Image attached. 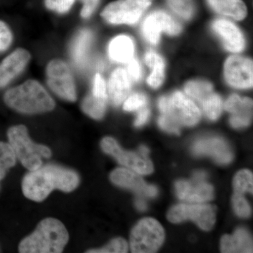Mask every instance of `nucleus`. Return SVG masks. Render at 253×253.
Instances as JSON below:
<instances>
[{
    "label": "nucleus",
    "instance_id": "nucleus-28",
    "mask_svg": "<svg viewBox=\"0 0 253 253\" xmlns=\"http://www.w3.org/2000/svg\"><path fill=\"white\" fill-rule=\"evenodd\" d=\"M201 104L205 114L209 119L215 121L220 116L222 111V101L219 95L212 92Z\"/></svg>",
    "mask_w": 253,
    "mask_h": 253
},
{
    "label": "nucleus",
    "instance_id": "nucleus-15",
    "mask_svg": "<svg viewBox=\"0 0 253 253\" xmlns=\"http://www.w3.org/2000/svg\"><path fill=\"white\" fill-rule=\"evenodd\" d=\"M31 59L29 51L17 49L0 63V88L9 84L27 66Z\"/></svg>",
    "mask_w": 253,
    "mask_h": 253
},
{
    "label": "nucleus",
    "instance_id": "nucleus-34",
    "mask_svg": "<svg viewBox=\"0 0 253 253\" xmlns=\"http://www.w3.org/2000/svg\"><path fill=\"white\" fill-rule=\"evenodd\" d=\"M147 103L146 96L143 94H134L126 99L123 109L126 111H136L144 107Z\"/></svg>",
    "mask_w": 253,
    "mask_h": 253
},
{
    "label": "nucleus",
    "instance_id": "nucleus-4",
    "mask_svg": "<svg viewBox=\"0 0 253 253\" xmlns=\"http://www.w3.org/2000/svg\"><path fill=\"white\" fill-rule=\"evenodd\" d=\"M7 135L16 158L30 171L41 167L42 158L51 157V150L44 145L33 142L28 136L27 128L24 126H11L8 130Z\"/></svg>",
    "mask_w": 253,
    "mask_h": 253
},
{
    "label": "nucleus",
    "instance_id": "nucleus-32",
    "mask_svg": "<svg viewBox=\"0 0 253 253\" xmlns=\"http://www.w3.org/2000/svg\"><path fill=\"white\" fill-rule=\"evenodd\" d=\"M232 202L234 211H235V212L239 217H249L251 213V209L249 203L247 202V201L244 197V195L235 194L234 193Z\"/></svg>",
    "mask_w": 253,
    "mask_h": 253
},
{
    "label": "nucleus",
    "instance_id": "nucleus-20",
    "mask_svg": "<svg viewBox=\"0 0 253 253\" xmlns=\"http://www.w3.org/2000/svg\"><path fill=\"white\" fill-rule=\"evenodd\" d=\"M221 251L222 253H253V240L249 232L239 229L232 236L221 238Z\"/></svg>",
    "mask_w": 253,
    "mask_h": 253
},
{
    "label": "nucleus",
    "instance_id": "nucleus-8",
    "mask_svg": "<svg viewBox=\"0 0 253 253\" xmlns=\"http://www.w3.org/2000/svg\"><path fill=\"white\" fill-rule=\"evenodd\" d=\"M152 0H117L110 3L101 16L112 24H134L139 21Z\"/></svg>",
    "mask_w": 253,
    "mask_h": 253
},
{
    "label": "nucleus",
    "instance_id": "nucleus-33",
    "mask_svg": "<svg viewBox=\"0 0 253 253\" xmlns=\"http://www.w3.org/2000/svg\"><path fill=\"white\" fill-rule=\"evenodd\" d=\"M76 0H44L46 7L51 11L65 14L72 7Z\"/></svg>",
    "mask_w": 253,
    "mask_h": 253
},
{
    "label": "nucleus",
    "instance_id": "nucleus-11",
    "mask_svg": "<svg viewBox=\"0 0 253 253\" xmlns=\"http://www.w3.org/2000/svg\"><path fill=\"white\" fill-rule=\"evenodd\" d=\"M181 31L179 23L176 22L170 15L163 11L151 13L143 23V35L146 41L151 44H157L162 32L174 36L179 34Z\"/></svg>",
    "mask_w": 253,
    "mask_h": 253
},
{
    "label": "nucleus",
    "instance_id": "nucleus-27",
    "mask_svg": "<svg viewBox=\"0 0 253 253\" xmlns=\"http://www.w3.org/2000/svg\"><path fill=\"white\" fill-rule=\"evenodd\" d=\"M16 156L11 145L0 141V179H3L6 170L14 167Z\"/></svg>",
    "mask_w": 253,
    "mask_h": 253
},
{
    "label": "nucleus",
    "instance_id": "nucleus-21",
    "mask_svg": "<svg viewBox=\"0 0 253 253\" xmlns=\"http://www.w3.org/2000/svg\"><path fill=\"white\" fill-rule=\"evenodd\" d=\"M132 40L126 36H119L111 41L109 46L110 58L118 63H127L134 56Z\"/></svg>",
    "mask_w": 253,
    "mask_h": 253
},
{
    "label": "nucleus",
    "instance_id": "nucleus-36",
    "mask_svg": "<svg viewBox=\"0 0 253 253\" xmlns=\"http://www.w3.org/2000/svg\"><path fill=\"white\" fill-rule=\"evenodd\" d=\"M12 33L7 25L0 21V52L8 49L12 42Z\"/></svg>",
    "mask_w": 253,
    "mask_h": 253
},
{
    "label": "nucleus",
    "instance_id": "nucleus-9",
    "mask_svg": "<svg viewBox=\"0 0 253 253\" xmlns=\"http://www.w3.org/2000/svg\"><path fill=\"white\" fill-rule=\"evenodd\" d=\"M168 219L172 223L191 219L203 230L210 231L215 223L216 208L211 205L179 204L169 210Z\"/></svg>",
    "mask_w": 253,
    "mask_h": 253
},
{
    "label": "nucleus",
    "instance_id": "nucleus-35",
    "mask_svg": "<svg viewBox=\"0 0 253 253\" xmlns=\"http://www.w3.org/2000/svg\"><path fill=\"white\" fill-rule=\"evenodd\" d=\"M91 94L96 97L108 99L107 86H106V82L99 73H96L95 76Z\"/></svg>",
    "mask_w": 253,
    "mask_h": 253
},
{
    "label": "nucleus",
    "instance_id": "nucleus-17",
    "mask_svg": "<svg viewBox=\"0 0 253 253\" xmlns=\"http://www.w3.org/2000/svg\"><path fill=\"white\" fill-rule=\"evenodd\" d=\"M224 109L232 113L230 123L235 128L249 126L252 118L253 101L249 98H241L237 94L231 95L224 104Z\"/></svg>",
    "mask_w": 253,
    "mask_h": 253
},
{
    "label": "nucleus",
    "instance_id": "nucleus-40",
    "mask_svg": "<svg viewBox=\"0 0 253 253\" xmlns=\"http://www.w3.org/2000/svg\"><path fill=\"white\" fill-rule=\"evenodd\" d=\"M150 116V111L148 109H143L138 115L137 118L134 123V126H141L146 123L149 119Z\"/></svg>",
    "mask_w": 253,
    "mask_h": 253
},
{
    "label": "nucleus",
    "instance_id": "nucleus-5",
    "mask_svg": "<svg viewBox=\"0 0 253 253\" xmlns=\"http://www.w3.org/2000/svg\"><path fill=\"white\" fill-rule=\"evenodd\" d=\"M162 116L180 127L181 126H193L201 118V111L192 100L180 91L161 97L158 102Z\"/></svg>",
    "mask_w": 253,
    "mask_h": 253
},
{
    "label": "nucleus",
    "instance_id": "nucleus-25",
    "mask_svg": "<svg viewBox=\"0 0 253 253\" xmlns=\"http://www.w3.org/2000/svg\"><path fill=\"white\" fill-rule=\"evenodd\" d=\"M108 99L87 95L82 102L81 107L84 113L94 119L99 120L104 116Z\"/></svg>",
    "mask_w": 253,
    "mask_h": 253
},
{
    "label": "nucleus",
    "instance_id": "nucleus-42",
    "mask_svg": "<svg viewBox=\"0 0 253 253\" xmlns=\"http://www.w3.org/2000/svg\"><path fill=\"white\" fill-rule=\"evenodd\" d=\"M139 152L144 155H147L149 154V151L146 146H141V147L139 148Z\"/></svg>",
    "mask_w": 253,
    "mask_h": 253
},
{
    "label": "nucleus",
    "instance_id": "nucleus-2",
    "mask_svg": "<svg viewBox=\"0 0 253 253\" xmlns=\"http://www.w3.org/2000/svg\"><path fill=\"white\" fill-rule=\"evenodd\" d=\"M4 100L11 109L28 114L49 112L55 107L54 99L41 83L34 80H28L6 91Z\"/></svg>",
    "mask_w": 253,
    "mask_h": 253
},
{
    "label": "nucleus",
    "instance_id": "nucleus-26",
    "mask_svg": "<svg viewBox=\"0 0 253 253\" xmlns=\"http://www.w3.org/2000/svg\"><path fill=\"white\" fill-rule=\"evenodd\" d=\"M184 89L186 94L200 104L213 92L212 84L204 81L189 82L186 84Z\"/></svg>",
    "mask_w": 253,
    "mask_h": 253
},
{
    "label": "nucleus",
    "instance_id": "nucleus-7",
    "mask_svg": "<svg viewBox=\"0 0 253 253\" xmlns=\"http://www.w3.org/2000/svg\"><path fill=\"white\" fill-rule=\"evenodd\" d=\"M46 83L53 92L66 101H76V84L67 63L62 60H51L46 66Z\"/></svg>",
    "mask_w": 253,
    "mask_h": 253
},
{
    "label": "nucleus",
    "instance_id": "nucleus-22",
    "mask_svg": "<svg viewBox=\"0 0 253 253\" xmlns=\"http://www.w3.org/2000/svg\"><path fill=\"white\" fill-rule=\"evenodd\" d=\"M211 7L218 14L242 20L247 15V8L242 0H207Z\"/></svg>",
    "mask_w": 253,
    "mask_h": 253
},
{
    "label": "nucleus",
    "instance_id": "nucleus-24",
    "mask_svg": "<svg viewBox=\"0 0 253 253\" xmlns=\"http://www.w3.org/2000/svg\"><path fill=\"white\" fill-rule=\"evenodd\" d=\"M92 35L91 32L84 30L80 32L73 42L72 49L73 59L78 66H82L85 62L86 55L90 47Z\"/></svg>",
    "mask_w": 253,
    "mask_h": 253
},
{
    "label": "nucleus",
    "instance_id": "nucleus-37",
    "mask_svg": "<svg viewBox=\"0 0 253 253\" xmlns=\"http://www.w3.org/2000/svg\"><path fill=\"white\" fill-rule=\"evenodd\" d=\"M126 73L129 76L131 83L139 81L141 76L140 63L136 59H131L128 61L126 66Z\"/></svg>",
    "mask_w": 253,
    "mask_h": 253
},
{
    "label": "nucleus",
    "instance_id": "nucleus-39",
    "mask_svg": "<svg viewBox=\"0 0 253 253\" xmlns=\"http://www.w3.org/2000/svg\"><path fill=\"white\" fill-rule=\"evenodd\" d=\"M158 124L163 129L168 131V132L174 133L176 134H180L179 126L171 122L169 120L163 116H161L158 119Z\"/></svg>",
    "mask_w": 253,
    "mask_h": 253
},
{
    "label": "nucleus",
    "instance_id": "nucleus-16",
    "mask_svg": "<svg viewBox=\"0 0 253 253\" xmlns=\"http://www.w3.org/2000/svg\"><path fill=\"white\" fill-rule=\"evenodd\" d=\"M193 152L196 156H212L221 164H227L233 159L232 151L229 145L220 138L200 139L193 146Z\"/></svg>",
    "mask_w": 253,
    "mask_h": 253
},
{
    "label": "nucleus",
    "instance_id": "nucleus-14",
    "mask_svg": "<svg viewBox=\"0 0 253 253\" xmlns=\"http://www.w3.org/2000/svg\"><path fill=\"white\" fill-rule=\"evenodd\" d=\"M111 181L116 185L131 189L141 196L154 197L158 194L156 186L148 185L137 172L127 168H118L111 174Z\"/></svg>",
    "mask_w": 253,
    "mask_h": 253
},
{
    "label": "nucleus",
    "instance_id": "nucleus-29",
    "mask_svg": "<svg viewBox=\"0 0 253 253\" xmlns=\"http://www.w3.org/2000/svg\"><path fill=\"white\" fill-rule=\"evenodd\" d=\"M253 173L247 169L238 172L233 181L235 194L244 195L246 192L253 194Z\"/></svg>",
    "mask_w": 253,
    "mask_h": 253
},
{
    "label": "nucleus",
    "instance_id": "nucleus-18",
    "mask_svg": "<svg viewBox=\"0 0 253 253\" xmlns=\"http://www.w3.org/2000/svg\"><path fill=\"white\" fill-rule=\"evenodd\" d=\"M212 29L221 38L226 49L235 53L244 50V36L234 23L225 19L217 20L212 23Z\"/></svg>",
    "mask_w": 253,
    "mask_h": 253
},
{
    "label": "nucleus",
    "instance_id": "nucleus-30",
    "mask_svg": "<svg viewBox=\"0 0 253 253\" xmlns=\"http://www.w3.org/2000/svg\"><path fill=\"white\" fill-rule=\"evenodd\" d=\"M171 9L184 19H189L194 14V6L192 0H168Z\"/></svg>",
    "mask_w": 253,
    "mask_h": 253
},
{
    "label": "nucleus",
    "instance_id": "nucleus-19",
    "mask_svg": "<svg viewBox=\"0 0 253 253\" xmlns=\"http://www.w3.org/2000/svg\"><path fill=\"white\" fill-rule=\"evenodd\" d=\"M131 82L126 70L117 68L111 75L109 81V95L111 102L119 106L126 101L131 90Z\"/></svg>",
    "mask_w": 253,
    "mask_h": 253
},
{
    "label": "nucleus",
    "instance_id": "nucleus-12",
    "mask_svg": "<svg viewBox=\"0 0 253 253\" xmlns=\"http://www.w3.org/2000/svg\"><path fill=\"white\" fill-rule=\"evenodd\" d=\"M252 60L239 56H231L224 64V76L227 83L236 88L253 86Z\"/></svg>",
    "mask_w": 253,
    "mask_h": 253
},
{
    "label": "nucleus",
    "instance_id": "nucleus-3",
    "mask_svg": "<svg viewBox=\"0 0 253 253\" xmlns=\"http://www.w3.org/2000/svg\"><path fill=\"white\" fill-rule=\"evenodd\" d=\"M68 239V231L62 222L54 218H46L40 222L33 234L21 241L19 252L61 253Z\"/></svg>",
    "mask_w": 253,
    "mask_h": 253
},
{
    "label": "nucleus",
    "instance_id": "nucleus-41",
    "mask_svg": "<svg viewBox=\"0 0 253 253\" xmlns=\"http://www.w3.org/2000/svg\"><path fill=\"white\" fill-rule=\"evenodd\" d=\"M136 208H137L138 210L141 211H146V208H147V206H146V203L144 200L141 199H138L136 200L135 202Z\"/></svg>",
    "mask_w": 253,
    "mask_h": 253
},
{
    "label": "nucleus",
    "instance_id": "nucleus-38",
    "mask_svg": "<svg viewBox=\"0 0 253 253\" xmlns=\"http://www.w3.org/2000/svg\"><path fill=\"white\" fill-rule=\"evenodd\" d=\"M83 3V7L81 10V16L84 18L90 17L96 6L99 4V0H81Z\"/></svg>",
    "mask_w": 253,
    "mask_h": 253
},
{
    "label": "nucleus",
    "instance_id": "nucleus-31",
    "mask_svg": "<svg viewBox=\"0 0 253 253\" xmlns=\"http://www.w3.org/2000/svg\"><path fill=\"white\" fill-rule=\"evenodd\" d=\"M128 251V244L126 240L118 238L113 239L102 249L91 250L90 253H125Z\"/></svg>",
    "mask_w": 253,
    "mask_h": 253
},
{
    "label": "nucleus",
    "instance_id": "nucleus-10",
    "mask_svg": "<svg viewBox=\"0 0 253 253\" xmlns=\"http://www.w3.org/2000/svg\"><path fill=\"white\" fill-rule=\"evenodd\" d=\"M103 151L111 155L118 162L140 174H149L154 171V166L147 155L124 151L117 141L111 137H105L101 142Z\"/></svg>",
    "mask_w": 253,
    "mask_h": 253
},
{
    "label": "nucleus",
    "instance_id": "nucleus-1",
    "mask_svg": "<svg viewBox=\"0 0 253 253\" xmlns=\"http://www.w3.org/2000/svg\"><path fill=\"white\" fill-rule=\"evenodd\" d=\"M80 183L77 173L59 166H49L31 171L25 176L23 194L34 201H42L54 189L71 192Z\"/></svg>",
    "mask_w": 253,
    "mask_h": 253
},
{
    "label": "nucleus",
    "instance_id": "nucleus-23",
    "mask_svg": "<svg viewBox=\"0 0 253 253\" xmlns=\"http://www.w3.org/2000/svg\"><path fill=\"white\" fill-rule=\"evenodd\" d=\"M145 62L152 68V72L147 79L151 87L158 88L162 84L165 78V62L161 57L154 51H149L145 55Z\"/></svg>",
    "mask_w": 253,
    "mask_h": 253
},
{
    "label": "nucleus",
    "instance_id": "nucleus-13",
    "mask_svg": "<svg viewBox=\"0 0 253 253\" xmlns=\"http://www.w3.org/2000/svg\"><path fill=\"white\" fill-rule=\"evenodd\" d=\"M204 172L195 174L194 180H180L175 184L176 192L181 200L191 203H203L212 199L214 190L211 184L205 182Z\"/></svg>",
    "mask_w": 253,
    "mask_h": 253
},
{
    "label": "nucleus",
    "instance_id": "nucleus-6",
    "mask_svg": "<svg viewBox=\"0 0 253 253\" xmlns=\"http://www.w3.org/2000/svg\"><path fill=\"white\" fill-rule=\"evenodd\" d=\"M164 239L165 231L161 224L153 218H144L139 221L131 231V252H156L161 248Z\"/></svg>",
    "mask_w": 253,
    "mask_h": 253
}]
</instances>
